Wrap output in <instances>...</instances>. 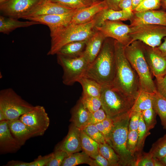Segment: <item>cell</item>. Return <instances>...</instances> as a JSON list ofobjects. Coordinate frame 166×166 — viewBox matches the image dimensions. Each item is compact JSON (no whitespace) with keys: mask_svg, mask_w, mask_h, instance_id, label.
<instances>
[{"mask_svg":"<svg viewBox=\"0 0 166 166\" xmlns=\"http://www.w3.org/2000/svg\"><path fill=\"white\" fill-rule=\"evenodd\" d=\"M141 114L142 112L131 111L128 127L129 130H137Z\"/></svg>","mask_w":166,"mask_h":166,"instance_id":"43","label":"cell"},{"mask_svg":"<svg viewBox=\"0 0 166 166\" xmlns=\"http://www.w3.org/2000/svg\"><path fill=\"white\" fill-rule=\"evenodd\" d=\"M95 29L102 32L107 38L116 40L124 46L131 44L129 34L132 28L121 21L106 20L100 26L95 27Z\"/></svg>","mask_w":166,"mask_h":166,"instance_id":"11","label":"cell"},{"mask_svg":"<svg viewBox=\"0 0 166 166\" xmlns=\"http://www.w3.org/2000/svg\"><path fill=\"white\" fill-rule=\"evenodd\" d=\"M154 94L141 90L135 100L131 111L142 112L153 108Z\"/></svg>","mask_w":166,"mask_h":166,"instance_id":"27","label":"cell"},{"mask_svg":"<svg viewBox=\"0 0 166 166\" xmlns=\"http://www.w3.org/2000/svg\"><path fill=\"white\" fill-rule=\"evenodd\" d=\"M22 145L12 134L7 121L0 122V148L1 153L14 152Z\"/></svg>","mask_w":166,"mask_h":166,"instance_id":"18","label":"cell"},{"mask_svg":"<svg viewBox=\"0 0 166 166\" xmlns=\"http://www.w3.org/2000/svg\"><path fill=\"white\" fill-rule=\"evenodd\" d=\"M122 0H104L108 8L115 10H120L119 5Z\"/></svg>","mask_w":166,"mask_h":166,"instance_id":"48","label":"cell"},{"mask_svg":"<svg viewBox=\"0 0 166 166\" xmlns=\"http://www.w3.org/2000/svg\"><path fill=\"white\" fill-rule=\"evenodd\" d=\"M90 113L80 99L71 111L70 121L81 129L88 124Z\"/></svg>","mask_w":166,"mask_h":166,"instance_id":"23","label":"cell"},{"mask_svg":"<svg viewBox=\"0 0 166 166\" xmlns=\"http://www.w3.org/2000/svg\"><path fill=\"white\" fill-rule=\"evenodd\" d=\"M164 166H166V155L163 157L159 159Z\"/></svg>","mask_w":166,"mask_h":166,"instance_id":"55","label":"cell"},{"mask_svg":"<svg viewBox=\"0 0 166 166\" xmlns=\"http://www.w3.org/2000/svg\"><path fill=\"white\" fill-rule=\"evenodd\" d=\"M8 121V120L5 114L0 111V121Z\"/></svg>","mask_w":166,"mask_h":166,"instance_id":"54","label":"cell"},{"mask_svg":"<svg viewBox=\"0 0 166 166\" xmlns=\"http://www.w3.org/2000/svg\"><path fill=\"white\" fill-rule=\"evenodd\" d=\"M103 124L110 136L113 127V121L112 119L107 117L102 122Z\"/></svg>","mask_w":166,"mask_h":166,"instance_id":"49","label":"cell"},{"mask_svg":"<svg viewBox=\"0 0 166 166\" xmlns=\"http://www.w3.org/2000/svg\"><path fill=\"white\" fill-rule=\"evenodd\" d=\"M96 30L93 19L83 24L71 23L54 37L51 38L50 47L47 54L48 55L56 54L63 46L68 43L87 40Z\"/></svg>","mask_w":166,"mask_h":166,"instance_id":"6","label":"cell"},{"mask_svg":"<svg viewBox=\"0 0 166 166\" xmlns=\"http://www.w3.org/2000/svg\"><path fill=\"white\" fill-rule=\"evenodd\" d=\"M85 106L91 113H93L101 108L100 97L82 95L80 99Z\"/></svg>","mask_w":166,"mask_h":166,"instance_id":"35","label":"cell"},{"mask_svg":"<svg viewBox=\"0 0 166 166\" xmlns=\"http://www.w3.org/2000/svg\"><path fill=\"white\" fill-rule=\"evenodd\" d=\"M69 155L64 151L55 150L53 152L52 157L47 166H61L65 159Z\"/></svg>","mask_w":166,"mask_h":166,"instance_id":"41","label":"cell"},{"mask_svg":"<svg viewBox=\"0 0 166 166\" xmlns=\"http://www.w3.org/2000/svg\"><path fill=\"white\" fill-rule=\"evenodd\" d=\"M106 117L107 115L105 111L101 108L98 110L90 113L88 124H95L98 123L102 122Z\"/></svg>","mask_w":166,"mask_h":166,"instance_id":"42","label":"cell"},{"mask_svg":"<svg viewBox=\"0 0 166 166\" xmlns=\"http://www.w3.org/2000/svg\"><path fill=\"white\" fill-rule=\"evenodd\" d=\"M80 139L82 150L92 158L99 153V143L89 136L82 129L80 131Z\"/></svg>","mask_w":166,"mask_h":166,"instance_id":"28","label":"cell"},{"mask_svg":"<svg viewBox=\"0 0 166 166\" xmlns=\"http://www.w3.org/2000/svg\"><path fill=\"white\" fill-rule=\"evenodd\" d=\"M34 107L11 88L0 91V111L5 114L8 121L19 118Z\"/></svg>","mask_w":166,"mask_h":166,"instance_id":"7","label":"cell"},{"mask_svg":"<svg viewBox=\"0 0 166 166\" xmlns=\"http://www.w3.org/2000/svg\"><path fill=\"white\" fill-rule=\"evenodd\" d=\"M40 0H8L0 4L2 15L17 19L23 18L39 3Z\"/></svg>","mask_w":166,"mask_h":166,"instance_id":"13","label":"cell"},{"mask_svg":"<svg viewBox=\"0 0 166 166\" xmlns=\"http://www.w3.org/2000/svg\"><path fill=\"white\" fill-rule=\"evenodd\" d=\"M131 28V31L129 34L131 43L138 40L155 48L159 46L161 43L162 39L166 37V26L146 25Z\"/></svg>","mask_w":166,"mask_h":166,"instance_id":"9","label":"cell"},{"mask_svg":"<svg viewBox=\"0 0 166 166\" xmlns=\"http://www.w3.org/2000/svg\"><path fill=\"white\" fill-rule=\"evenodd\" d=\"M134 166H155L154 158L149 152L137 153Z\"/></svg>","mask_w":166,"mask_h":166,"instance_id":"37","label":"cell"},{"mask_svg":"<svg viewBox=\"0 0 166 166\" xmlns=\"http://www.w3.org/2000/svg\"><path fill=\"white\" fill-rule=\"evenodd\" d=\"M66 7L79 9L87 7L93 3L92 0H48Z\"/></svg>","mask_w":166,"mask_h":166,"instance_id":"34","label":"cell"},{"mask_svg":"<svg viewBox=\"0 0 166 166\" xmlns=\"http://www.w3.org/2000/svg\"><path fill=\"white\" fill-rule=\"evenodd\" d=\"M144 0H132V10L133 11Z\"/></svg>","mask_w":166,"mask_h":166,"instance_id":"53","label":"cell"},{"mask_svg":"<svg viewBox=\"0 0 166 166\" xmlns=\"http://www.w3.org/2000/svg\"><path fill=\"white\" fill-rule=\"evenodd\" d=\"M142 115L147 129L150 131L156 124V113L153 108L143 111Z\"/></svg>","mask_w":166,"mask_h":166,"instance_id":"39","label":"cell"},{"mask_svg":"<svg viewBox=\"0 0 166 166\" xmlns=\"http://www.w3.org/2000/svg\"><path fill=\"white\" fill-rule=\"evenodd\" d=\"M75 9L68 8L56 3L47 0L38 4L22 19L30 17L65 14L71 12Z\"/></svg>","mask_w":166,"mask_h":166,"instance_id":"16","label":"cell"},{"mask_svg":"<svg viewBox=\"0 0 166 166\" xmlns=\"http://www.w3.org/2000/svg\"><path fill=\"white\" fill-rule=\"evenodd\" d=\"M53 152L44 156H39L34 161L29 162V166H47L51 160Z\"/></svg>","mask_w":166,"mask_h":166,"instance_id":"45","label":"cell"},{"mask_svg":"<svg viewBox=\"0 0 166 166\" xmlns=\"http://www.w3.org/2000/svg\"><path fill=\"white\" fill-rule=\"evenodd\" d=\"M149 152L158 159L166 155V133L152 144Z\"/></svg>","mask_w":166,"mask_h":166,"instance_id":"33","label":"cell"},{"mask_svg":"<svg viewBox=\"0 0 166 166\" xmlns=\"http://www.w3.org/2000/svg\"><path fill=\"white\" fill-rule=\"evenodd\" d=\"M92 159L84 152H77L67 157L61 166H75L82 164H87L90 166Z\"/></svg>","mask_w":166,"mask_h":166,"instance_id":"30","label":"cell"},{"mask_svg":"<svg viewBox=\"0 0 166 166\" xmlns=\"http://www.w3.org/2000/svg\"><path fill=\"white\" fill-rule=\"evenodd\" d=\"M133 13L130 20L131 27L146 25L166 26V12L152 10Z\"/></svg>","mask_w":166,"mask_h":166,"instance_id":"15","label":"cell"},{"mask_svg":"<svg viewBox=\"0 0 166 166\" xmlns=\"http://www.w3.org/2000/svg\"><path fill=\"white\" fill-rule=\"evenodd\" d=\"M6 165L9 166H29V162L12 160L8 162Z\"/></svg>","mask_w":166,"mask_h":166,"instance_id":"51","label":"cell"},{"mask_svg":"<svg viewBox=\"0 0 166 166\" xmlns=\"http://www.w3.org/2000/svg\"><path fill=\"white\" fill-rule=\"evenodd\" d=\"M81 129L73 124L70 126L68 133L56 150H61L70 155L82 150L80 139Z\"/></svg>","mask_w":166,"mask_h":166,"instance_id":"17","label":"cell"},{"mask_svg":"<svg viewBox=\"0 0 166 166\" xmlns=\"http://www.w3.org/2000/svg\"><path fill=\"white\" fill-rule=\"evenodd\" d=\"M133 13L122 10H115L106 8L99 12L94 17L93 19L95 27L100 26L105 21H123L130 20Z\"/></svg>","mask_w":166,"mask_h":166,"instance_id":"22","label":"cell"},{"mask_svg":"<svg viewBox=\"0 0 166 166\" xmlns=\"http://www.w3.org/2000/svg\"><path fill=\"white\" fill-rule=\"evenodd\" d=\"M154 82L156 91L166 98V74L162 77H156Z\"/></svg>","mask_w":166,"mask_h":166,"instance_id":"44","label":"cell"},{"mask_svg":"<svg viewBox=\"0 0 166 166\" xmlns=\"http://www.w3.org/2000/svg\"><path fill=\"white\" fill-rule=\"evenodd\" d=\"M143 44L145 57L152 75L157 77L165 75L166 56L157 47H152Z\"/></svg>","mask_w":166,"mask_h":166,"instance_id":"14","label":"cell"},{"mask_svg":"<svg viewBox=\"0 0 166 166\" xmlns=\"http://www.w3.org/2000/svg\"><path fill=\"white\" fill-rule=\"evenodd\" d=\"M107 8L104 0L94 2L90 6L79 9L74 15L71 23L81 24L89 22L99 12Z\"/></svg>","mask_w":166,"mask_h":166,"instance_id":"19","label":"cell"},{"mask_svg":"<svg viewBox=\"0 0 166 166\" xmlns=\"http://www.w3.org/2000/svg\"><path fill=\"white\" fill-rule=\"evenodd\" d=\"M7 122L12 134L22 146L30 138L40 136L37 132L24 123L19 118L8 120Z\"/></svg>","mask_w":166,"mask_h":166,"instance_id":"20","label":"cell"},{"mask_svg":"<svg viewBox=\"0 0 166 166\" xmlns=\"http://www.w3.org/2000/svg\"><path fill=\"white\" fill-rule=\"evenodd\" d=\"M81 129L98 143L102 144L107 143L104 136L95 124H89Z\"/></svg>","mask_w":166,"mask_h":166,"instance_id":"36","label":"cell"},{"mask_svg":"<svg viewBox=\"0 0 166 166\" xmlns=\"http://www.w3.org/2000/svg\"><path fill=\"white\" fill-rule=\"evenodd\" d=\"M57 55V63L63 69L62 81L65 85H72L85 76L89 64L83 55L76 57Z\"/></svg>","mask_w":166,"mask_h":166,"instance_id":"8","label":"cell"},{"mask_svg":"<svg viewBox=\"0 0 166 166\" xmlns=\"http://www.w3.org/2000/svg\"><path fill=\"white\" fill-rule=\"evenodd\" d=\"M161 0H144L133 12L157 10L160 6Z\"/></svg>","mask_w":166,"mask_h":166,"instance_id":"40","label":"cell"},{"mask_svg":"<svg viewBox=\"0 0 166 166\" xmlns=\"http://www.w3.org/2000/svg\"><path fill=\"white\" fill-rule=\"evenodd\" d=\"M106 38L102 32L96 30L87 40L83 55L89 64L98 56Z\"/></svg>","mask_w":166,"mask_h":166,"instance_id":"21","label":"cell"},{"mask_svg":"<svg viewBox=\"0 0 166 166\" xmlns=\"http://www.w3.org/2000/svg\"><path fill=\"white\" fill-rule=\"evenodd\" d=\"M137 141V131L128 130L126 148L132 155L135 157Z\"/></svg>","mask_w":166,"mask_h":166,"instance_id":"38","label":"cell"},{"mask_svg":"<svg viewBox=\"0 0 166 166\" xmlns=\"http://www.w3.org/2000/svg\"><path fill=\"white\" fill-rule=\"evenodd\" d=\"M79 9H76L65 14L28 17L23 19L36 22L40 24L47 26L49 27L50 36L52 38L71 23L74 15Z\"/></svg>","mask_w":166,"mask_h":166,"instance_id":"10","label":"cell"},{"mask_svg":"<svg viewBox=\"0 0 166 166\" xmlns=\"http://www.w3.org/2000/svg\"><path fill=\"white\" fill-rule=\"evenodd\" d=\"M124 51L139 77L141 90L152 93L156 92L153 75L144 55L143 43L134 41L124 47Z\"/></svg>","mask_w":166,"mask_h":166,"instance_id":"3","label":"cell"},{"mask_svg":"<svg viewBox=\"0 0 166 166\" xmlns=\"http://www.w3.org/2000/svg\"><path fill=\"white\" fill-rule=\"evenodd\" d=\"M8 0H0V4L3 3Z\"/></svg>","mask_w":166,"mask_h":166,"instance_id":"56","label":"cell"},{"mask_svg":"<svg viewBox=\"0 0 166 166\" xmlns=\"http://www.w3.org/2000/svg\"><path fill=\"white\" fill-rule=\"evenodd\" d=\"M29 21H20L16 18L1 15L0 32L4 34H8L18 28L27 27L34 25L40 24L39 22H36Z\"/></svg>","mask_w":166,"mask_h":166,"instance_id":"24","label":"cell"},{"mask_svg":"<svg viewBox=\"0 0 166 166\" xmlns=\"http://www.w3.org/2000/svg\"><path fill=\"white\" fill-rule=\"evenodd\" d=\"M90 166H112L111 164L100 153L92 158Z\"/></svg>","mask_w":166,"mask_h":166,"instance_id":"46","label":"cell"},{"mask_svg":"<svg viewBox=\"0 0 166 166\" xmlns=\"http://www.w3.org/2000/svg\"><path fill=\"white\" fill-rule=\"evenodd\" d=\"M163 1L165 6L166 8V0H163Z\"/></svg>","mask_w":166,"mask_h":166,"instance_id":"59","label":"cell"},{"mask_svg":"<svg viewBox=\"0 0 166 166\" xmlns=\"http://www.w3.org/2000/svg\"><path fill=\"white\" fill-rule=\"evenodd\" d=\"M99 153L108 160L112 166H121L120 159L113 148L107 143H99Z\"/></svg>","mask_w":166,"mask_h":166,"instance_id":"31","label":"cell"},{"mask_svg":"<svg viewBox=\"0 0 166 166\" xmlns=\"http://www.w3.org/2000/svg\"><path fill=\"white\" fill-rule=\"evenodd\" d=\"M154 95L153 108L160 117L163 128L166 129V98L157 91Z\"/></svg>","mask_w":166,"mask_h":166,"instance_id":"29","label":"cell"},{"mask_svg":"<svg viewBox=\"0 0 166 166\" xmlns=\"http://www.w3.org/2000/svg\"><path fill=\"white\" fill-rule=\"evenodd\" d=\"M24 123L43 135L49 124V119L44 107L42 106H34L30 111L19 118Z\"/></svg>","mask_w":166,"mask_h":166,"instance_id":"12","label":"cell"},{"mask_svg":"<svg viewBox=\"0 0 166 166\" xmlns=\"http://www.w3.org/2000/svg\"><path fill=\"white\" fill-rule=\"evenodd\" d=\"M88 40L68 43L63 46L56 54L73 57H80L83 55Z\"/></svg>","mask_w":166,"mask_h":166,"instance_id":"25","label":"cell"},{"mask_svg":"<svg viewBox=\"0 0 166 166\" xmlns=\"http://www.w3.org/2000/svg\"><path fill=\"white\" fill-rule=\"evenodd\" d=\"M131 110L112 119L113 127L109 144L119 157L121 166H134L136 157L127 150L126 144Z\"/></svg>","mask_w":166,"mask_h":166,"instance_id":"4","label":"cell"},{"mask_svg":"<svg viewBox=\"0 0 166 166\" xmlns=\"http://www.w3.org/2000/svg\"><path fill=\"white\" fill-rule=\"evenodd\" d=\"M82 86V95L100 97L102 85L96 81L83 77L78 81Z\"/></svg>","mask_w":166,"mask_h":166,"instance_id":"26","label":"cell"},{"mask_svg":"<svg viewBox=\"0 0 166 166\" xmlns=\"http://www.w3.org/2000/svg\"><path fill=\"white\" fill-rule=\"evenodd\" d=\"M93 2H96L100 1H101L103 0H92Z\"/></svg>","mask_w":166,"mask_h":166,"instance_id":"57","label":"cell"},{"mask_svg":"<svg viewBox=\"0 0 166 166\" xmlns=\"http://www.w3.org/2000/svg\"><path fill=\"white\" fill-rule=\"evenodd\" d=\"M114 39L106 38L95 60L89 64L85 77L102 85L112 84L116 69Z\"/></svg>","mask_w":166,"mask_h":166,"instance_id":"2","label":"cell"},{"mask_svg":"<svg viewBox=\"0 0 166 166\" xmlns=\"http://www.w3.org/2000/svg\"><path fill=\"white\" fill-rule=\"evenodd\" d=\"M163 39V42L159 46L156 47L163 55L166 56V37Z\"/></svg>","mask_w":166,"mask_h":166,"instance_id":"52","label":"cell"},{"mask_svg":"<svg viewBox=\"0 0 166 166\" xmlns=\"http://www.w3.org/2000/svg\"><path fill=\"white\" fill-rule=\"evenodd\" d=\"M95 125L104 136L106 142L109 144L110 142V136L105 128L102 122L98 123Z\"/></svg>","mask_w":166,"mask_h":166,"instance_id":"50","label":"cell"},{"mask_svg":"<svg viewBox=\"0 0 166 166\" xmlns=\"http://www.w3.org/2000/svg\"><path fill=\"white\" fill-rule=\"evenodd\" d=\"M47 0H40L38 4L44 1H47Z\"/></svg>","mask_w":166,"mask_h":166,"instance_id":"58","label":"cell"},{"mask_svg":"<svg viewBox=\"0 0 166 166\" xmlns=\"http://www.w3.org/2000/svg\"><path fill=\"white\" fill-rule=\"evenodd\" d=\"M100 98L101 108L112 119L130 111L135 100L112 84L102 85Z\"/></svg>","mask_w":166,"mask_h":166,"instance_id":"5","label":"cell"},{"mask_svg":"<svg viewBox=\"0 0 166 166\" xmlns=\"http://www.w3.org/2000/svg\"><path fill=\"white\" fill-rule=\"evenodd\" d=\"M114 42L116 69L112 84L135 100L141 91L139 77L125 56L124 46L114 39Z\"/></svg>","mask_w":166,"mask_h":166,"instance_id":"1","label":"cell"},{"mask_svg":"<svg viewBox=\"0 0 166 166\" xmlns=\"http://www.w3.org/2000/svg\"><path fill=\"white\" fill-rule=\"evenodd\" d=\"M119 7L120 10L133 13L132 0H122L120 2Z\"/></svg>","mask_w":166,"mask_h":166,"instance_id":"47","label":"cell"},{"mask_svg":"<svg viewBox=\"0 0 166 166\" xmlns=\"http://www.w3.org/2000/svg\"><path fill=\"white\" fill-rule=\"evenodd\" d=\"M137 131L138 141L136 154L142 152L146 139L150 134V131L147 129L142 114L140 117Z\"/></svg>","mask_w":166,"mask_h":166,"instance_id":"32","label":"cell"}]
</instances>
